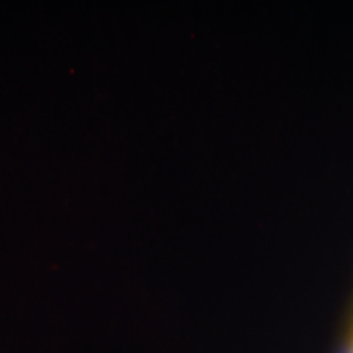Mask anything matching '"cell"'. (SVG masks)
I'll use <instances>...</instances> for the list:
<instances>
[{
  "mask_svg": "<svg viewBox=\"0 0 353 353\" xmlns=\"http://www.w3.org/2000/svg\"><path fill=\"white\" fill-rule=\"evenodd\" d=\"M352 353H353V352H352Z\"/></svg>",
  "mask_w": 353,
  "mask_h": 353,
  "instance_id": "cell-1",
  "label": "cell"
}]
</instances>
